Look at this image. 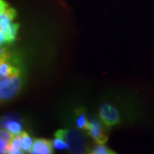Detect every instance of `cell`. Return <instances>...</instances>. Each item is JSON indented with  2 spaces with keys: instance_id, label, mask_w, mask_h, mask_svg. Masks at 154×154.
<instances>
[{
  "instance_id": "cell-1",
  "label": "cell",
  "mask_w": 154,
  "mask_h": 154,
  "mask_svg": "<svg viewBox=\"0 0 154 154\" xmlns=\"http://www.w3.org/2000/svg\"><path fill=\"white\" fill-rule=\"evenodd\" d=\"M17 17L15 9L5 0H0V43L3 45L17 38L18 24L14 22Z\"/></svg>"
},
{
  "instance_id": "cell-2",
  "label": "cell",
  "mask_w": 154,
  "mask_h": 154,
  "mask_svg": "<svg viewBox=\"0 0 154 154\" xmlns=\"http://www.w3.org/2000/svg\"><path fill=\"white\" fill-rule=\"evenodd\" d=\"M22 87V73L12 74L1 77L0 80V99L5 102L15 98L20 93Z\"/></svg>"
},
{
  "instance_id": "cell-3",
  "label": "cell",
  "mask_w": 154,
  "mask_h": 154,
  "mask_svg": "<svg viewBox=\"0 0 154 154\" xmlns=\"http://www.w3.org/2000/svg\"><path fill=\"white\" fill-rule=\"evenodd\" d=\"M55 137L64 140L69 145V151L73 153H82L88 150L86 139L79 130L59 129L55 133Z\"/></svg>"
},
{
  "instance_id": "cell-4",
  "label": "cell",
  "mask_w": 154,
  "mask_h": 154,
  "mask_svg": "<svg viewBox=\"0 0 154 154\" xmlns=\"http://www.w3.org/2000/svg\"><path fill=\"white\" fill-rule=\"evenodd\" d=\"M106 127L102 121L91 120L88 121L86 131L88 135L94 140V143L105 144L108 140V131Z\"/></svg>"
},
{
  "instance_id": "cell-5",
  "label": "cell",
  "mask_w": 154,
  "mask_h": 154,
  "mask_svg": "<svg viewBox=\"0 0 154 154\" xmlns=\"http://www.w3.org/2000/svg\"><path fill=\"white\" fill-rule=\"evenodd\" d=\"M99 118L107 127H113L120 121V115L116 107L105 104L100 107Z\"/></svg>"
},
{
  "instance_id": "cell-6",
  "label": "cell",
  "mask_w": 154,
  "mask_h": 154,
  "mask_svg": "<svg viewBox=\"0 0 154 154\" xmlns=\"http://www.w3.org/2000/svg\"><path fill=\"white\" fill-rule=\"evenodd\" d=\"M54 146L52 141L45 139H35L33 147L30 151L32 154H51L53 153Z\"/></svg>"
},
{
  "instance_id": "cell-7",
  "label": "cell",
  "mask_w": 154,
  "mask_h": 154,
  "mask_svg": "<svg viewBox=\"0 0 154 154\" xmlns=\"http://www.w3.org/2000/svg\"><path fill=\"white\" fill-rule=\"evenodd\" d=\"M2 128L9 130L14 135L21 134L22 131V123L17 119V116H6L2 121Z\"/></svg>"
},
{
  "instance_id": "cell-8",
  "label": "cell",
  "mask_w": 154,
  "mask_h": 154,
  "mask_svg": "<svg viewBox=\"0 0 154 154\" xmlns=\"http://www.w3.org/2000/svg\"><path fill=\"white\" fill-rule=\"evenodd\" d=\"M88 153L92 154H114L116 153L113 150L106 146L105 144L95 143L94 146L88 149Z\"/></svg>"
},
{
  "instance_id": "cell-9",
  "label": "cell",
  "mask_w": 154,
  "mask_h": 154,
  "mask_svg": "<svg viewBox=\"0 0 154 154\" xmlns=\"http://www.w3.org/2000/svg\"><path fill=\"white\" fill-rule=\"evenodd\" d=\"M9 153L11 154H20L23 153L22 149V141H21V135H15L12 138L10 142L9 147Z\"/></svg>"
},
{
  "instance_id": "cell-10",
  "label": "cell",
  "mask_w": 154,
  "mask_h": 154,
  "mask_svg": "<svg viewBox=\"0 0 154 154\" xmlns=\"http://www.w3.org/2000/svg\"><path fill=\"white\" fill-rule=\"evenodd\" d=\"M21 141H22V149L23 153H30V151L33 147V140L32 137L28 134V133L22 132L21 134Z\"/></svg>"
},
{
  "instance_id": "cell-11",
  "label": "cell",
  "mask_w": 154,
  "mask_h": 154,
  "mask_svg": "<svg viewBox=\"0 0 154 154\" xmlns=\"http://www.w3.org/2000/svg\"><path fill=\"white\" fill-rule=\"evenodd\" d=\"M75 122H76V126L78 128L86 130L88 123V121L86 117V114L84 112H79V115L77 116Z\"/></svg>"
},
{
  "instance_id": "cell-12",
  "label": "cell",
  "mask_w": 154,
  "mask_h": 154,
  "mask_svg": "<svg viewBox=\"0 0 154 154\" xmlns=\"http://www.w3.org/2000/svg\"><path fill=\"white\" fill-rule=\"evenodd\" d=\"M52 143L54 146V148L57 150H69V145L67 143L66 141L61 138L55 137V139L52 140Z\"/></svg>"
},
{
  "instance_id": "cell-13",
  "label": "cell",
  "mask_w": 154,
  "mask_h": 154,
  "mask_svg": "<svg viewBox=\"0 0 154 154\" xmlns=\"http://www.w3.org/2000/svg\"><path fill=\"white\" fill-rule=\"evenodd\" d=\"M10 141L5 140L4 139H0V152L3 154L9 153Z\"/></svg>"
}]
</instances>
